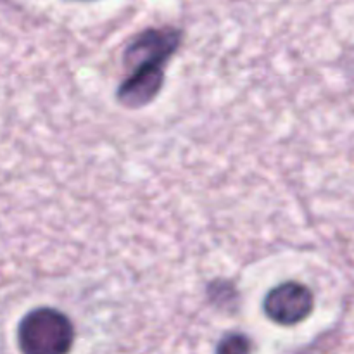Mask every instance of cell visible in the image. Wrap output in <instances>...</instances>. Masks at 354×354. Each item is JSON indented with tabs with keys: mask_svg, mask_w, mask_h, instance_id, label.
<instances>
[{
	"mask_svg": "<svg viewBox=\"0 0 354 354\" xmlns=\"http://www.w3.org/2000/svg\"><path fill=\"white\" fill-rule=\"evenodd\" d=\"M183 41L176 26H151L135 35L123 52L127 76L116 88V100L127 109H142L158 99L166 68Z\"/></svg>",
	"mask_w": 354,
	"mask_h": 354,
	"instance_id": "1",
	"label": "cell"
},
{
	"mask_svg": "<svg viewBox=\"0 0 354 354\" xmlns=\"http://www.w3.org/2000/svg\"><path fill=\"white\" fill-rule=\"evenodd\" d=\"M71 318L50 306L28 311L17 325V344L26 354H64L75 344Z\"/></svg>",
	"mask_w": 354,
	"mask_h": 354,
	"instance_id": "2",
	"label": "cell"
},
{
	"mask_svg": "<svg viewBox=\"0 0 354 354\" xmlns=\"http://www.w3.org/2000/svg\"><path fill=\"white\" fill-rule=\"evenodd\" d=\"M315 310V294L304 283L287 280L279 283L263 299L266 318L279 327H296L311 317Z\"/></svg>",
	"mask_w": 354,
	"mask_h": 354,
	"instance_id": "3",
	"label": "cell"
},
{
	"mask_svg": "<svg viewBox=\"0 0 354 354\" xmlns=\"http://www.w3.org/2000/svg\"><path fill=\"white\" fill-rule=\"evenodd\" d=\"M216 351L221 354H244L252 351V342L248 335L241 334V332H230L221 337L216 346Z\"/></svg>",
	"mask_w": 354,
	"mask_h": 354,
	"instance_id": "4",
	"label": "cell"
},
{
	"mask_svg": "<svg viewBox=\"0 0 354 354\" xmlns=\"http://www.w3.org/2000/svg\"><path fill=\"white\" fill-rule=\"evenodd\" d=\"M207 297L216 308H223V304L230 306L232 301L237 299V294H235L234 283L225 282L223 286V282H214L207 289Z\"/></svg>",
	"mask_w": 354,
	"mask_h": 354,
	"instance_id": "5",
	"label": "cell"
},
{
	"mask_svg": "<svg viewBox=\"0 0 354 354\" xmlns=\"http://www.w3.org/2000/svg\"><path fill=\"white\" fill-rule=\"evenodd\" d=\"M82 2H90V0H82Z\"/></svg>",
	"mask_w": 354,
	"mask_h": 354,
	"instance_id": "6",
	"label": "cell"
}]
</instances>
